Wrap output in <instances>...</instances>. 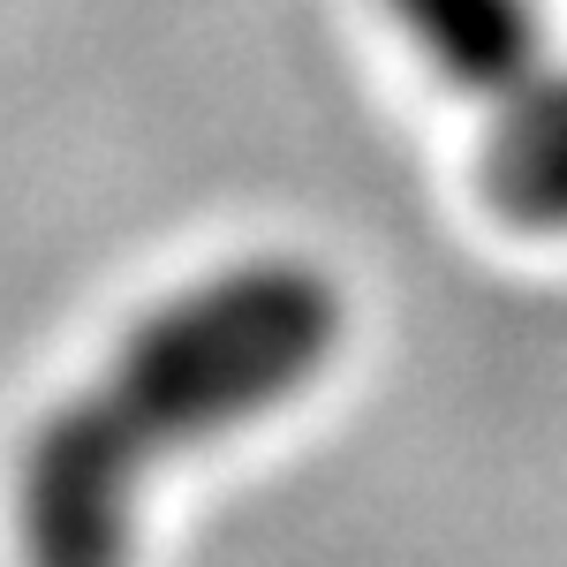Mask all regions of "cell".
<instances>
[{"mask_svg":"<svg viewBox=\"0 0 567 567\" xmlns=\"http://www.w3.org/2000/svg\"><path fill=\"white\" fill-rule=\"evenodd\" d=\"M484 197L507 227L567 235V69H537L523 91L492 106Z\"/></svg>","mask_w":567,"mask_h":567,"instance_id":"7a4b0ae2","label":"cell"},{"mask_svg":"<svg viewBox=\"0 0 567 567\" xmlns=\"http://www.w3.org/2000/svg\"><path fill=\"white\" fill-rule=\"evenodd\" d=\"M401 31L424 45L446 84L477 91V99H507L545 69V16L537 0H386Z\"/></svg>","mask_w":567,"mask_h":567,"instance_id":"3957f363","label":"cell"},{"mask_svg":"<svg viewBox=\"0 0 567 567\" xmlns=\"http://www.w3.org/2000/svg\"><path fill=\"white\" fill-rule=\"evenodd\" d=\"M333 341V280L288 258L213 272L152 310L23 454V567H130V515L159 454L280 409L326 371Z\"/></svg>","mask_w":567,"mask_h":567,"instance_id":"6da1fadb","label":"cell"}]
</instances>
